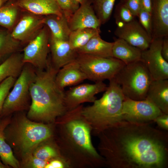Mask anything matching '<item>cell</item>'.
<instances>
[{
	"mask_svg": "<svg viewBox=\"0 0 168 168\" xmlns=\"http://www.w3.org/2000/svg\"><path fill=\"white\" fill-rule=\"evenodd\" d=\"M100 149L114 168H165L168 134L150 123L122 120L101 132Z\"/></svg>",
	"mask_w": 168,
	"mask_h": 168,
	"instance_id": "cell-1",
	"label": "cell"
},
{
	"mask_svg": "<svg viewBox=\"0 0 168 168\" xmlns=\"http://www.w3.org/2000/svg\"><path fill=\"white\" fill-rule=\"evenodd\" d=\"M58 71L49 59L44 69H36L30 88L31 103L27 114L29 119L51 121L65 111V92L55 82Z\"/></svg>",
	"mask_w": 168,
	"mask_h": 168,
	"instance_id": "cell-2",
	"label": "cell"
},
{
	"mask_svg": "<svg viewBox=\"0 0 168 168\" xmlns=\"http://www.w3.org/2000/svg\"><path fill=\"white\" fill-rule=\"evenodd\" d=\"M109 81L101 98L96 99L91 106L82 108L81 112V115L100 133L123 120L122 111L125 96L114 78Z\"/></svg>",
	"mask_w": 168,
	"mask_h": 168,
	"instance_id": "cell-3",
	"label": "cell"
},
{
	"mask_svg": "<svg viewBox=\"0 0 168 168\" xmlns=\"http://www.w3.org/2000/svg\"><path fill=\"white\" fill-rule=\"evenodd\" d=\"M18 119L14 124L10 122L5 129V135L7 143L10 146L14 143L25 160L51 136L52 132L48 125L32 121L25 116Z\"/></svg>",
	"mask_w": 168,
	"mask_h": 168,
	"instance_id": "cell-4",
	"label": "cell"
},
{
	"mask_svg": "<svg viewBox=\"0 0 168 168\" xmlns=\"http://www.w3.org/2000/svg\"><path fill=\"white\" fill-rule=\"evenodd\" d=\"M114 79L125 97L136 100L146 99L149 86L153 80L141 60L125 65Z\"/></svg>",
	"mask_w": 168,
	"mask_h": 168,
	"instance_id": "cell-5",
	"label": "cell"
},
{
	"mask_svg": "<svg viewBox=\"0 0 168 168\" xmlns=\"http://www.w3.org/2000/svg\"><path fill=\"white\" fill-rule=\"evenodd\" d=\"M36 74V69L32 65L25 63L4 101L0 117L28 108L30 99V88Z\"/></svg>",
	"mask_w": 168,
	"mask_h": 168,
	"instance_id": "cell-6",
	"label": "cell"
},
{
	"mask_svg": "<svg viewBox=\"0 0 168 168\" xmlns=\"http://www.w3.org/2000/svg\"><path fill=\"white\" fill-rule=\"evenodd\" d=\"M76 60L87 79L95 82L114 78L125 65L114 57L78 54Z\"/></svg>",
	"mask_w": 168,
	"mask_h": 168,
	"instance_id": "cell-7",
	"label": "cell"
},
{
	"mask_svg": "<svg viewBox=\"0 0 168 168\" xmlns=\"http://www.w3.org/2000/svg\"><path fill=\"white\" fill-rule=\"evenodd\" d=\"M49 34L44 27L29 42L23 49L24 63L32 65L36 69L42 70L47 67L49 59Z\"/></svg>",
	"mask_w": 168,
	"mask_h": 168,
	"instance_id": "cell-8",
	"label": "cell"
},
{
	"mask_svg": "<svg viewBox=\"0 0 168 168\" xmlns=\"http://www.w3.org/2000/svg\"><path fill=\"white\" fill-rule=\"evenodd\" d=\"M161 110L147 99L132 100L125 97L122 111V119L137 123H150L162 114Z\"/></svg>",
	"mask_w": 168,
	"mask_h": 168,
	"instance_id": "cell-9",
	"label": "cell"
},
{
	"mask_svg": "<svg viewBox=\"0 0 168 168\" xmlns=\"http://www.w3.org/2000/svg\"><path fill=\"white\" fill-rule=\"evenodd\" d=\"M163 38L152 39L149 47L142 51L141 60L153 80L168 79V62L163 58L161 52Z\"/></svg>",
	"mask_w": 168,
	"mask_h": 168,
	"instance_id": "cell-10",
	"label": "cell"
},
{
	"mask_svg": "<svg viewBox=\"0 0 168 168\" xmlns=\"http://www.w3.org/2000/svg\"><path fill=\"white\" fill-rule=\"evenodd\" d=\"M107 86L103 81L93 84H83L70 88L65 92L64 101L66 109L71 110L85 102H93L95 96L105 91Z\"/></svg>",
	"mask_w": 168,
	"mask_h": 168,
	"instance_id": "cell-11",
	"label": "cell"
},
{
	"mask_svg": "<svg viewBox=\"0 0 168 168\" xmlns=\"http://www.w3.org/2000/svg\"><path fill=\"white\" fill-rule=\"evenodd\" d=\"M114 34L142 51L147 49L152 41L139 21L135 19L122 26H117Z\"/></svg>",
	"mask_w": 168,
	"mask_h": 168,
	"instance_id": "cell-12",
	"label": "cell"
},
{
	"mask_svg": "<svg viewBox=\"0 0 168 168\" xmlns=\"http://www.w3.org/2000/svg\"><path fill=\"white\" fill-rule=\"evenodd\" d=\"M68 21L71 31L85 28L100 30L101 25L91 0H83L79 8L69 17Z\"/></svg>",
	"mask_w": 168,
	"mask_h": 168,
	"instance_id": "cell-13",
	"label": "cell"
},
{
	"mask_svg": "<svg viewBox=\"0 0 168 168\" xmlns=\"http://www.w3.org/2000/svg\"><path fill=\"white\" fill-rule=\"evenodd\" d=\"M37 16L32 14L23 16L11 32L12 37L21 43L29 42L44 24V17Z\"/></svg>",
	"mask_w": 168,
	"mask_h": 168,
	"instance_id": "cell-14",
	"label": "cell"
},
{
	"mask_svg": "<svg viewBox=\"0 0 168 168\" xmlns=\"http://www.w3.org/2000/svg\"><path fill=\"white\" fill-rule=\"evenodd\" d=\"M152 39L168 36V0H152Z\"/></svg>",
	"mask_w": 168,
	"mask_h": 168,
	"instance_id": "cell-15",
	"label": "cell"
},
{
	"mask_svg": "<svg viewBox=\"0 0 168 168\" xmlns=\"http://www.w3.org/2000/svg\"><path fill=\"white\" fill-rule=\"evenodd\" d=\"M49 48L51 55V62L58 70L75 60L78 54L72 48L68 40H58L50 37Z\"/></svg>",
	"mask_w": 168,
	"mask_h": 168,
	"instance_id": "cell-16",
	"label": "cell"
},
{
	"mask_svg": "<svg viewBox=\"0 0 168 168\" xmlns=\"http://www.w3.org/2000/svg\"><path fill=\"white\" fill-rule=\"evenodd\" d=\"M87 79L76 59L59 69L55 82L58 87L64 90L66 87L75 85Z\"/></svg>",
	"mask_w": 168,
	"mask_h": 168,
	"instance_id": "cell-17",
	"label": "cell"
},
{
	"mask_svg": "<svg viewBox=\"0 0 168 168\" xmlns=\"http://www.w3.org/2000/svg\"><path fill=\"white\" fill-rule=\"evenodd\" d=\"M67 128L77 144L95 157L100 158L91 143L89 128L86 124L80 120H73L68 124Z\"/></svg>",
	"mask_w": 168,
	"mask_h": 168,
	"instance_id": "cell-18",
	"label": "cell"
},
{
	"mask_svg": "<svg viewBox=\"0 0 168 168\" xmlns=\"http://www.w3.org/2000/svg\"><path fill=\"white\" fill-rule=\"evenodd\" d=\"M20 8L37 16L63 14L55 0H17Z\"/></svg>",
	"mask_w": 168,
	"mask_h": 168,
	"instance_id": "cell-19",
	"label": "cell"
},
{
	"mask_svg": "<svg viewBox=\"0 0 168 168\" xmlns=\"http://www.w3.org/2000/svg\"><path fill=\"white\" fill-rule=\"evenodd\" d=\"M163 113L168 114V80H153L148 89L146 98Z\"/></svg>",
	"mask_w": 168,
	"mask_h": 168,
	"instance_id": "cell-20",
	"label": "cell"
},
{
	"mask_svg": "<svg viewBox=\"0 0 168 168\" xmlns=\"http://www.w3.org/2000/svg\"><path fill=\"white\" fill-rule=\"evenodd\" d=\"M113 42V57L121 60L125 65L141 60L142 50L139 49L120 38H115Z\"/></svg>",
	"mask_w": 168,
	"mask_h": 168,
	"instance_id": "cell-21",
	"label": "cell"
},
{
	"mask_svg": "<svg viewBox=\"0 0 168 168\" xmlns=\"http://www.w3.org/2000/svg\"><path fill=\"white\" fill-rule=\"evenodd\" d=\"M44 23L49 29L51 37L58 40H68L71 31L68 20L64 14L46 16L44 17Z\"/></svg>",
	"mask_w": 168,
	"mask_h": 168,
	"instance_id": "cell-22",
	"label": "cell"
},
{
	"mask_svg": "<svg viewBox=\"0 0 168 168\" xmlns=\"http://www.w3.org/2000/svg\"><path fill=\"white\" fill-rule=\"evenodd\" d=\"M113 42L101 39L99 34L92 37L83 47L77 50V54H83L106 58L113 57L112 49Z\"/></svg>",
	"mask_w": 168,
	"mask_h": 168,
	"instance_id": "cell-23",
	"label": "cell"
},
{
	"mask_svg": "<svg viewBox=\"0 0 168 168\" xmlns=\"http://www.w3.org/2000/svg\"><path fill=\"white\" fill-rule=\"evenodd\" d=\"M11 121L9 116L0 117V158L7 166L16 168L19 167V163L7 142L5 135V129Z\"/></svg>",
	"mask_w": 168,
	"mask_h": 168,
	"instance_id": "cell-24",
	"label": "cell"
},
{
	"mask_svg": "<svg viewBox=\"0 0 168 168\" xmlns=\"http://www.w3.org/2000/svg\"><path fill=\"white\" fill-rule=\"evenodd\" d=\"M24 64L23 54L17 52L11 55L0 64V83L10 77L17 78Z\"/></svg>",
	"mask_w": 168,
	"mask_h": 168,
	"instance_id": "cell-25",
	"label": "cell"
},
{
	"mask_svg": "<svg viewBox=\"0 0 168 168\" xmlns=\"http://www.w3.org/2000/svg\"><path fill=\"white\" fill-rule=\"evenodd\" d=\"M5 29L0 28V64L12 54L18 52L21 43L14 39L11 32Z\"/></svg>",
	"mask_w": 168,
	"mask_h": 168,
	"instance_id": "cell-26",
	"label": "cell"
},
{
	"mask_svg": "<svg viewBox=\"0 0 168 168\" xmlns=\"http://www.w3.org/2000/svg\"><path fill=\"white\" fill-rule=\"evenodd\" d=\"M100 30L91 28L79 29L71 31L68 41L74 50L84 46L94 36L99 34Z\"/></svg>",
	"mask_w": 168,
	"mask_h": 168,
	"instance_id": "cell-27",
	"label": "cell"
},
{
	"mask_svg": "<svg viewBox=\"0 0 168 168\" xmlns=\"http://www.w3.org/2000/svg\"><path fill=\"white\" fill-rule=\"evenodd\" d=\"M19 7L15 3L8 2L0 7V26L11 30L16 20Z\"/></svg>",
	"mask_w": 168,
	"mask_h": 168,
	"instance_id": "cell-28",
	"label": "cell"
},
{
	"mask_svg": "<svg viewBox=\"0 0 168 168\" xmlns=\"http://www.w3.org/2000/svg\"><path fill=\"white\" fill-rule=\"evenodd\" d=\"M116 0H91L95 13L101 24L110 19Z\"/></svg>",
	"mask_w": 168,
	"mask_h": 168,
	"instance_id": "cell-29",
	"label": "cell"
},
{
	"mask_svg": "<svg viewBox=\"0 0 168 168\" xmlns=\"http://www.w3.org/2000/svg\"><path fill=\"white\" fill-rule=\"evenodd\" d=\"M135 16L121 2L116 6L114 17L117 26H120L135 19Z\"/></svg>",
	"mask_w": 168,
	"mask_h": 168,
	"instance_id": "cell-30",
	"label": "cell"
},
{
	"mask_svg": "<svg viewBox=\"0 0 168 168\" xmlns=\"http://www.w3.org/2000/svg\"><path fill=\"white\" fill-rule=\"evenodd\" d=\"M32 155L40 159L48 161L57 155V153L53 147L49 145L39 146L33 151Z\"/></svg>",
	"mask_w": 168,
	"mask_h": 168,
	"instance_id": "cell-31",
	"label": "cell"
},
{
	"mask_svg": "<svg viewBox=\"0 0 168 168\" xmlns=\"http://www.w3.org/2000/svg\"><path fill=\"white\" fill-rule=\"evenodd\" d=\"M68 20L79 8L80 4L74 0H55Z\"/></svg>",
	"mask_w": 168,
	"mask_h": 168,
	"instance_id": "cell-32",
	"label": "cell"
},
{
	"mask_svg": "<svg viewBox=\"0 0 168 168\" xmlns=\"http://www.w3.org/2000/svg\"><path fill=\"white\" fill-rule=\"evenodd\" d=\"M16 78L10 77L0 83V114L5 99Z\"/></svg>",
	"mask_w": 168,
	"mask_h": 168,
	"instance_id": "cell-33",
	"label": "cell"
},
{
	"mask_svg": "<svg viewBox=\"0 0 168 168\" xmlns=\"http://www.w3.org/2000/svg\"><path fill=\"white\" fill-rule=\"evenodd\" d=\"M137 17L138 18L139 23L152 38V23L151 14L141 8Z\"/></svg>",
	"mask_w": 168,
	"mask_h": 168,
	"instance_id": "cell-34",
	"label": "cell"
},
{
	"mask_svg": "<svg viewBox=\"0 0 168 168\" xmlns=\"http://www.w3.org/2000/svg\"><path fill=\"white\" fill-rule=\"evenodd\" d=\"M25 161L26 166L29 168H45L48 163V161L37 158L32 154L29 156Z\"/></svg>",
	"mask_w": 168,
	"mask_h": 168,
	"instance_id": "cell-35",
	"label": "cell"
},
{
	"mask_svg": "<svg viewBox=\"0 0 168 168\" xmlns=\"http://www.w3.org/2000/svg\"><path fill=\"white\" fill-rule=\"evenodd\" d=\"M136 17L137 16L141 9L140 0H122L121 1Z\"/></svg>",
	"mask_w": 168,
	"mask_h": 168,
	"instance_id": "cell-36",
	"label": "cell"
},
{
	"mask_svg": "<svg viewBox=\"0 0 168 168\" xmlns=\"http://www.w3.org/2000/svg\"><path fill=\"white\" fill-rule=\"evenodd\" d=\"M154 122L161 128L166 131L168 130V114L163 113L157 117Z\"/></svg>",
	"mask_w": 168,
	"mask_h": 168,
	"instance_id": "cell-37",
	"label": "cell"
},
{
	"mask_svg": "<svg viewBox=\"0 0 168 168\" xmlns=\"http://www.w3.org/2000/svg\"><path fill=\"white\" fill-rule=\"evenodd\" d=\"M161 52L163 58L168 62V36L163 38Z\"/></svg>",
	"mask_w": 168,
	"mask_h": 168,
	"instance_id": "cell-38",
	"label": "cell"
},
{
	"mask_svg": "<svg viewBox=\"0 0 168 168\" xmlns=\"http://www.w3.org/2000/svg\"><path fill=\"white\" fill-rule=\"evenodd\" d=\"M141 8L149 13L152 12V0H140Z\"/></svg>",
	"mask_w": 168,
	"mask_h": 168,
	"instance_id": "cell-39",
	"label": "cell"
},
{
	"mask_svg": "<svg viewBox=\"0 0 168 168\" xmlns=\"http://www.w3.org/2000/svg\"><path fill=\"white\" fill-rule=\"evenodd\" d=\"M63 167H64L63 164L61 161L58 160H54L47 163L45 168H62Z\"/></svg>",
	"mask_w": 168,
	"mask_h": 168,
	"instance_id": "cell-40",
	"label": "cell"
},
{
	"mask_svg": "<svg viewBox=\"0 0 168 168\" xmlns=\"http://www.w3.org/2000/svg\"><path fill=\"white\" fill-rule=\"evenodd\" d=\"M7 167H8V166L4 165L1 160H0V168H6Z\"/></svg>",
	"mask_w": 168,
	"mask_h": 168,
	"instance_id": "cell-41",
	"label": "cell"
},
{
	"mask_svg": "<svg viewBox=\"0 0 168 168\" xmlns=\"http://www.w3.org/2000/svg\"><path fill=\"white\" fill-rule=\"evenodd\" d=\"M76 2L79 4L82 2L83 0H74Z\"/></svg>",
	"mask_w": 168,
	"mask_h": 168,
	"instance_id": "cell-42",
	"label": "cell"
},
{
	"mask_svg": "<svg viewBox=\"0 0 168 168\" xmlns=\"http://www.w3.org/2000/svg\"><path fill=\"white\" fill-rule=\"evenodd\" d=\"M2 0H0V7L2 6V5L3 4Z\"/></svg>",
	"mask_w": 168,
	"mask_h": 168,
	"instance_id": "cell-43",
	"label": "cell"
},
{
	"mask_svg": "<svg viewBox=\"0 0 168 168\" xmlns=\"http://www.w3.org/2000/svg\"><path fill=\"white\" fill-rule=\"evenodd\" d=\"M2 0L3 3H5L10 0Z\"/></svg>",
	"mask_w": 168,
	"mask_h": 168,
	"instance_id": "cell-44",
	"label": "cell"
}]
</instances>
